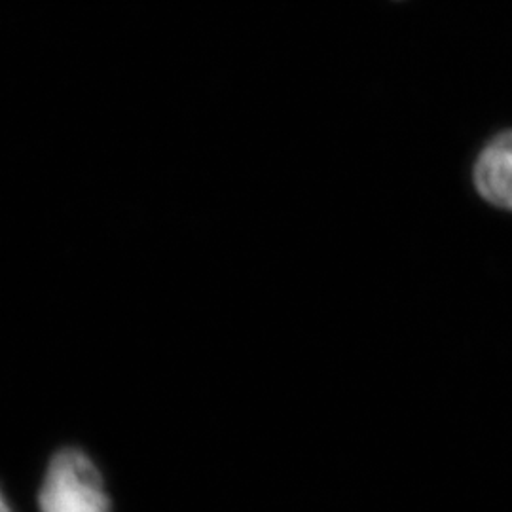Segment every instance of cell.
<instances>
[{
    "label": "cell",
    "mask_w": 512,
    "mask_h": 512,
    "mask_svg": "<svg viewBox=\"0 0 512 512\" xmlns=\"http://www.w3.org/2000/svg\"><path fill=\"white\" fill-rule=\"evenodd\" d=\"M0 512H14L12 505L6 499V495L2 494V490H0Z\"/></svg>",
    "instance_id": "3"
},
{
    "label": "cell",
    "mask_w": 512,
    "mask_h": 512,
    "mask_svg": "<svg viewBox=\"0 0 512 512\" xmlns=\"http://www.w3.org/2000/svg\"><path fill=\"white\" fill-rule=\"evenodd\" d=\"M40 512H112L110 497L93 459L63 448L50 459L38 492Z\"/></svg>",
    "instance_id": "1"
},
{
    "label": "cell",
    "mask_w": 512,
    "mask_h": 512,
    "mask_svg": "<svg viewBox=\"0 0 512 512\" xmlns=\"http://www.w3.org/2000/svg\"><path fill=\"white\" fill-rule=\"evenodd\" d=\"M473 183L482 200L512 211V129L495 135L478 154Z\"/></svg>",
    "instance_id": "2"
}]
</instances>
